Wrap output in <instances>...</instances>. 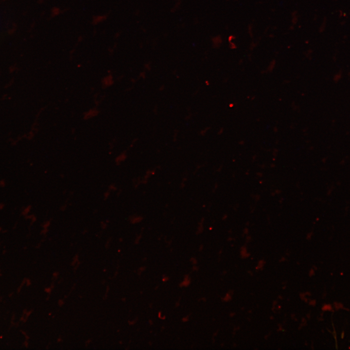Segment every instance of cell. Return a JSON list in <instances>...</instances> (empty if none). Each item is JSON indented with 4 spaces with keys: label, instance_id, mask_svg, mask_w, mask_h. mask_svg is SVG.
<instances>
[{
    "label": "cell",
    "instance_id": "cell-3",
    "mask_svg": "<svg viewBox=\"0 0 350 350\" xmlns=\"http://www.w3.org/2000/svg\"><path fill=\"white\" fill-rule=\"evenodd\" d=\"M140 75V76H141L142 78H145L146 74H145V73L144 72H141Z\"/></svg>",
    "mask_w": 350,
    "mask_h": 350
},
{
    "label": "cell",
    "instance_id": "cell-1",
    "mask_svg": "<svg viewBox=\"0 0 350 350\" xmlns=\"http://www.w3.org/2000/svg\"><path fill=\"white\" fill-rule=\"evenodd\" d=\"M105 16H97V17H96L94 18L93 22H94V23H99V22H101V21L102 22L103 20H105Z\"/></svg>",
    "mask_w": 350,
    "mask_h": 350
},
{
    "label": "cell",
    "instance_id": "cell-2",
    "mask_svg": "<svg viewBox=\"0 0 350 350\" xmlns=\"http://www.w3.org/2000/svg\"><path fill=\"white\" fill-rule=\"evenodd\" d=\"M209 128H205L204 129L200 131V134L202 136L205 135L206 134L207 132L209 130Z\"/></svg>",
    "mask_w": 350,
    "mask_h": 350
}]
</instances>
